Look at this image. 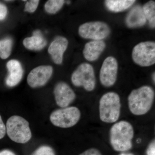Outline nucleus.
I'll use <instances>...</instances> for the list:
<instances>
[{
  "label": "nucleus",
  "mask_w": 155,
  "mask_h": 155,
  "mask_svg": "<svg viewBox=\"0 0 155 155\" xmlns=\"http://www.w3.org/2000/svg\"><path fill=\"white\" fill-rule=\"evenodd\" d=\"M155 93L152 87L144 85L133 90L128 97V107L135 116L147 114L152 107Z\"/></svg>",
  "instance_id": "nucleus-1"
},
{
  "label": "nucleus",
  "mask_w": 155,
  "mask_h": 155,
  "mask_svg": "<svg viewBox=\"0 0 155 155\" xmlns=\"http://www.w3.org/2000/svg\"><path fill=\"white\" fill-rule=\"evenodd\" d=\"M134 135L133 126L130 122L121 121L116 122L110 130V142L114 150L124 152L132 147Z\"/></svg>",
  "instance_id": "nucleus-2"
},
{
  "label": "nucleus",
  "mask_w": 155,
  "mask_h": 155,
  "mask_svg": "<svg viewBox=\"0 0 155 155\" xmlns=\"http://www.w3.org/2000/svg\"><path fill=\"white\" fill-rule=\"evenodd\" d=\"M121 107L119 95L114 92L107 93L103 95L100 100V119L107 123L117 122L120 116Z\"/></svg>",
  "instance_id": "nucleus-3"
},
{
  "label": "nucleus",
  "mask_w": 155,
  "mask_h": 155,
  "mask_svg": "<svg viewBox=\"0 0 155 155\" xmlns=\"http://www.w3.org/2000/svg\"><path fill=\"white\" fill-rule=\"evenodd\" d=\"M6 132L11 140L17 143H25L31 137L29 123L21 116L10 117L6 124Z\"/></svg>",
  "instance_id": "nucleus-4"
},
{
  "label": "nucleus",
  "mask_w": 155,
  "mask_h": 155,
  "mask_svg": "<svg viewBox=\"0 0 155 155\" xmlns=\"http://www.w3.org/2000/svg\"><path fill=\"white\" fill-rule=\"evenodd\" d=\"M81 116L80 110L76 107H67L53 112L50 119L53 125L57 127L69 128L77 124Z\"/></svg>",
  "instance_id": "nucleus-5"
},
{
  "label": "nucleus",
  "mask_w": 155,
  "mask_h": 155,
  "mask_svg": "<svg viewBox=\"0 0 155 155\" xmlns=\"http://www.w3.org/2000/svg\"><path fill=\"white\" fill-rule=\"evenodd\" d=\"M73 85L82 87L87 91H92L96 86L94 69L90 64L83 63L78 66L71 77Z\"/></svg>",
  "instance_id": "nucleus-6"
},
{
  "label": "nucleus",
  "mask_w": 155,
  "mask_h": 155,
  "mask_svg": "<svg viewBox=\"0 0 155 155\" xmlns=\"http://www.w3.org/2000/svg\"><path fill=\"white\" fill-rule=\"evenodd\" d=\"M132 58L134 63L142 67H148L155 63V42L140 43L134 48Z\"/></svg>",
  "instance_id": "nucleus-7"
},
{
  "label": "nucleus",
  "mask_w": 155,
  "mask_h": 155,
  "mask_svg": "<svg viewBox=\"0 0 155 155\" xmlns=\"http://www.w3.org/2000/svg\"><path fill=\"white\" fill-rule=\"evenodd\" d=\"M78 33L82 38L102 40L110 35V29L109 25L104 22H87L79 26Z\"/></svg>",
  "instance_id": "nucleus-8"
},
{
  "label": "nucleus",
  "mask_w": 155,
  "mask_h": 155,
  "mask_svg": "<svg viewBox=\"0 0 155 155\" xmlns=\"http://www.w3.org/2000/svg\"><path fill=\"white\" fill-rule=\"evenodd\" d=\"M118 64L115 58L108 57L103 62L100 72V80L103 86L110 87L116 83Z\"/></svg>",
  "instance_id": "nucleus-9"
},
{
  "label": "nucleus",
  "mask_w": 155,
  "mask_h": 155,
  "mask_svg": "<svg viewBox=\"0 0 155 155\" xmlns=\"http://www.w3.org/2000/svg\"><path fill=\"white\" fill-rule=\"evenodd\" d=\"M52 67L49 66H41L32 69L27 77V83L32 88L44 86L52 75Z\"/></svg>",
  "instance_id": "nucleus-10"
},
{
  "label": "nucleus",
  "mask_w": 155,
  "mask_h": 155,
  "mask_svg": "<svg viewBox=\"0 0 155 155\" xmlns=\"http://www.w3.org/2000/svg\"><path fill=\"white\" fill-rule=\"evenodd\" d=\"M54 92L57 105L62 108L68 107L74 101L76 97L73 90L64 82L57 84Z\"/></svg>",
  "instance_id": "nucleus-11"
},
{
  "label": "nucleus",
  "mask_w": 155,
  "mask_h": 155,
  "mask_svg": "<svg viewBox=\"0 0 155 155\" xmlns=\"http://www.w3.org/2000/svg\"><path fill=\"white\" fill-rule=\"evenodd\" d=\"M68 45L67 39L62 36L57 37L50 45L48 51L55 64H62L64 53L67 49Z\"/></svg>",
  "instance_id": "nucleus-12"
},
{
  "label": "nucleus",
  "mask_w": 155,
  "mask_h": 155,
  "mask_svg": "<svg viewBox=\"0 0 155 155\" xmlns=\"http://www.w3.org/2000/svg\"><path fill=\"white\" fill-rule=\"evenodd\" d=\"M9 75L6 79V84L9 87L16 86L22 80L23 70L22 65L17 60H12L7 64Z\"/></svg>",
  "instance_id": "nucleus-13"
},
{
  "label": "nucleus",
  "mask_w": 155,
  "mask_h": 155,
  "mask_svg": "<svg viewBox=\"0 0 155 155\" xmlns=\"http://www.w3.org/2000/svg\"><path fill=\"white\" fill-rule=\"evenodd\" d=\"M106 48L103 40H93L87 43L83 50V55L89 61H96Z\"/></svg>",
  "instance_id": "nucleus-14"
},
{
  "label": "nucleus",
  "mask_w": 155,
  "mask_h": 155,
  "mask_svg": "<svg viewBox=\"0 0 155 155\" xmlns=\"http://www.w3.org/2000/svg\"><path fill=\"white\" fill-rule=\"evenodd\" d=\"M126 25L129 28L141 27L146 23L147 19L143 13L142 7L134 6L127 14L125 19Z\"/></svg>",
  "instance_id": "nucleus-15"
},
{
  "label": "nucleus",
  "mask_w": 155,
  "mask_h": 155,
  "mask_svg": "<svg viewBox=\"0 0 155 155\" xmlns=\"http://www.w3.org/2000/svg\"><path fill=\"white\" fill-rule=\"evenodd\" d=\"M135 2L133 0H107L105 4L109 11L118 13L129 8Z\"/></svg>",
  "instance_id": "nucleus-16"
},
{
  "label": "nucleus",
  "mask_w": 155,
  "mask_h": 155,
  "mask_svg": "<svg viewBox=\"0 0 155 155\" xmlns=\"http://www.w3.org/2000/svg\"><path fill=\"white\" fill-rule=\"evenodd\" d=\"M47 44L45 39L42 35H33L24 39L23 45L28 49L39 51L42 49Z\"/></svg>",
  "instance_id": "nucleus-17"
},
{
  "label": "nucleus",
  "mask_w": 155,
  "mask_h": 155,
  "mask_svg": "<svg viewBox=\"0 0 155 155\" xmlns=\"http://www.w3.org/2000/svg\"><path fill=\"white\" fill-rule=\"evenodd\" d=\"M143 13L147 20L149 22L150 26L151 28L155 27V2L151 1L148 2L142 8Z\"/></svg>",
  "instance_id": "nucleus-18"
},
{
  "label": "nucleus",
  "mask_w": 155,
  "mask_h": 155,
  "mask_svg": "<svg viewBox=\"0 0 155 155\" xmlns=\"http://www.w3.org/2000/svg\"><path fill=\"white\" fill-rule=\"evenodd\" d=\"M12 41L10 38H6L0 41V58L6 59L11 55L12 48Z\"/></svg>",
  "instance_id": "nucleus-19"
},
{
  "label": "nucleus",
  "mask_w": 155,
  "mask_h": 155,
  "mask_svg": "<svg viewBox=\"0 0 155 155\" xmlns=\"http://www.w3.org/2000/svg\"><path fill=\"white\" fill-rule=\"evenodd\" d=\"M65 1L49 0L45 5V10L50 14H55L60 11L64 5Z\"/></svg>",
  "instance_id": "nucleus-20"
},
{
  "label": "nucleus",
  "mask_w": 155,
  "mask_h": 155,
  "mask_svg": "<svg viewBox=\"0 0 155 155\" xmlns=\"http://www.w3.org/2000/svg\"><path fill=\"white\" fill-rule=\"evenodd\" d=\"M31 155H55L51 147L48 146H42L39 147Z\"/></svg>",
  "instance_id": "nucleus-21"
},
{
  "label": "nucleus",
  "mask_w": 155,
  "mask_h": 155,
  "mask_svg": "<svg viewBox=\"0 0 155 155\" xmlns=\"http://www.w3.org/2000/svg\"><path fill=\"white\" fill-rule=\"evenodd\" d=\"M39 3L38 0H31L28 1L25 4V11L32 13L36 11Z\"/></svg>",
  "instance_id": "nucleus-22"
},
{
  "label": "nucleus",
  "mask_w": 155,
  "mask_h": 155,
  "mask_svg": "<svg viewBox=\"0 0 155 155\" xmlns=\"http://www.w3.org/2000/svg\"><path fill=\"white\" fill-rule=\"evenodd\" d=\"M79 155H102L101 153L95 148H90L87 150Z\"/></svg>",
  "instance_id": "nucleus-23"
},
{
  "label": "nucleus",
  "mask_w": 155,
  "mask_h": 155,
  "mask_svg": "<svg viewBox=\"0 0 155 155\" xmlns=\"http://www.w3.org/2000/svg\"><path fill=\"white\" fill-rule=\"evenodd\" d=\"M8 13L7 7L4 4L0 3V20H3L5 18Z\"/></svg>",
  "instance_id": "nucleus-24"
},
{
  "label": "nucleus",
  "mask_w": 155,
  "mask_h": 155,
  "mask_svg": "<svg viewBox=\"0 0 155 155\" xmlns=\"http://www.w3.org/2000/svg\"><path fill=\"white\" fill-rule=\"evenodd\" d=\"M6 133V126L3 122L1 115H0V139H2L5 137Z\"/></svg>",
  "instance_id": "nucleus-25"
},
{
  "label": "nucleus",
  "mask_w": 155,
  "mask_h": 155,
  "mask_svg": "<svg viewBox=\"0 0 155 155\" xmlns=\"http://www.w3.org/2000/svg\"><path fill=\"white\" fill-rule=\"evenodd\" d=\"M147 155H155V143L153 140L151 143L147 150Z\"/></svg>",
  "instance_id": "nucleus-26"
},
{
  "label": "nucleus",
  "mask_w": 155,
  "mask_h": 155,
  "mask_svg": "<svg viewBox=\"0 0 155 155\" xmlns=\"http://www.w3.org/2000/svg\"><path fill=\"white\" fill-rule=\"evenodd\" d=\"M0 155H16V154L12 151L5 150L0 152Z\"/></svg>",
  "instance_id": "nucleus-27"
},
{
  "label": "nucleus",
  "mask_w": 155,
  "mask_h": 155,
  "mask_svg": "<svg viewBox=\"0 0 155 155\" xmlns=\"http://www.w3.org/2000/svg\"><path fill=\"white\" fill-rule=\"evenodd\" d=\"M119 155H134L131 153H123Z\"/></svg>",
  "instance_id": "nucleus-28"
},
{
  "label": "nucleus",
  "mask_w": 155,
  "mask_h": 155,
  "mask_svg": "<svg viewBox=\"0 0 155 155\" xmlns=\"http://www.w3.org/2000/svg\"><path fill=\"white\" fill-rule=\"evenodd\" d=\"M155 72H154L153 74V81L154 82H155Z\"/></svg>",
  "instance_id": "nucleus-29"
},
{
  "label": "nucleus",
  "mask_w": 155,
  "mask_h": 155,
  "mask_svg": "<svg viewBox=\"0 0 155 155\" xmlns=\"http://www.w3.org/2000/svg\"><path fill=\"white\" fill-rule=\"evenodd\" d=\"M67 4H69L70 3V1H67Z\"/></svg>",
  "instance_id": "nucleus-30"
}]
</instances>
